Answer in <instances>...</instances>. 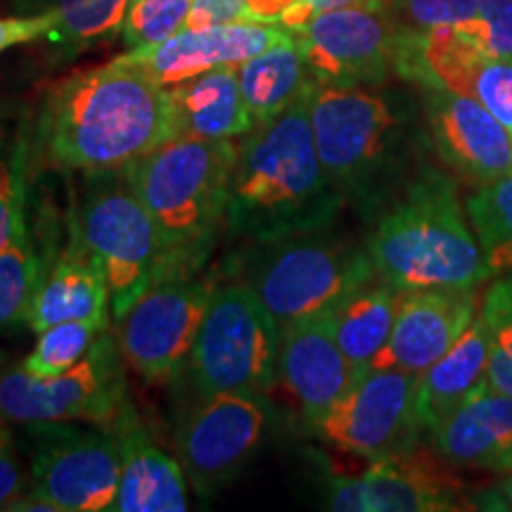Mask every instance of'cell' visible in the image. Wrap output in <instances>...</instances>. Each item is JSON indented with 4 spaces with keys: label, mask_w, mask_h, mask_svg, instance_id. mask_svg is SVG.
<instances>
[{
    "label": "cell",
    "mask_w": 512,
    "mask_h": 512,
    "mask_svg": "<svg viewBox=\"0 0 512 512\" xmlns=\"http://www.w3.org/2000/svg\"><path fill=\"white\" fill-rule=\"evenodd\" d=\"M174 136L169 91L124 57L55 83L38 117L48 162L81 174L124 169Z\"/></svg>",
    "instance_id": "6da1fadb"
},
{
    "label": "cell",
    "mask_w": 512,
    "mask_h": 512,
    "mask_svg": "<svg viewBox=\"0 0 512 512\" xmlns=\"http://www.w3.org/2000/svg\"><path fill=\"white\" fill-rule=\"evenodd\" d=\"M309 93L238 145L223 221L256 245L325 230L344 202L320 162Z\"/></svg>",
    "instance_id": "7a4b0ae2"
},
{
    "label": "cell",
    "mask_w": 512,
    "mask_h": 512,
    "mask_svg": "<svg viewBox=\"0 0 512 512\" xmlns=\"http://www.w3.org/2000/svg\"><path fill=\"white\" fill-rule=\"evenodd\" d=\"M366 247L377 278L401 292H472L491 275L456 185L434 169L401 190Z\"/></svg>",
    "instance_id": "3957f363"
},
{
    "label": "cell",
    "mask_w": 512,
    "mask_h": 512,
    "mask_svg": "<svg viewBox=\"0 0 512 512\" xmlns=\"http://www.w3.org/2000/svg\"><path fill=\"white\" fill-rule=\"evenodd\" d=\"M238 143L174 136L128 164L133 188L157 223L164 275H195L226 219L228 178Z\"/></svg>",
    "instance_id": "277c9868"
},
{
    "label": "cell",
    "mask_w": 512,
    "mask_h": 512,
    "mask_svg": "<svg viewBox=\"0 0 512 512\" xmlns=\"http://www.w3.org/2000/svg\"><path fill=\"white\" fill-rule=\"evenodd\" d=\"M309 114L320 162L342 200L375 204L396 188L413 152V119L375 86L313 83Z\"/></svg>",
    "instance_id": "5b68a950"
},
{
    "label": "cell",
    "mask_w": 512,
    "mask_h": 512,
    "mask_svg": "<svg viewBox=\"0 0 512 512\" xmlns=\"http://www.w3.org/2000/svg\"><path fill=\"white\" fill-rule=\"evenodd\" d=\"M74 240L98 261L121 318L155 283L164 247L157 223L133 188L128 169L86 171L74 211Z\"/></svg>",
    "instance_id": "8992f818"
},
{
    "label": "cell",
    "mask_w": 512,
    "mask_h": 512,
    "mask_svg": "<svg viewBox=\"0 0 512 512\" xmlns=\"http://www.w3.org/2000/svg\"><path fill=\"white\" fill-rule=\"evenodd\" d=\"M320 233L259 242L249 259L245 285L280 328L335 311L351 292L377 278L368 247Z\"/></svg>",
    "instance_id": "52a82bcc"
},
{
    "label": "cell",
    "mask_w": 512,
    "mask_h": 512,
    "mask_svg": "<svg viewBox=\"0 0 512 512\" xmlns=\"http://www.w3.org/2000/svg\"><path fill=\"white\" fill-rule=\"evenodd\" d=\"M280 337L283 328L249 285L219 287L188 358L192 384L202 396H264L278 382Z\"/></svg>",
    "instance_id": "ba28073f"
},
{
    "label": "cell",
    "mask_w": 512,
    "mask_h": 512,
    "mask_svg": "<svg viewBox=\"0 0 512 512\" xmlns=\"http://www.w3.org/2000/svg\"><path fill=\"white\" fill-rule=\"evenodd\" d=\"M119 342L107 330L86 356L55 377L19 368L0 373V420L8 425L93 422L119 425L126 418V377Z\"/></svg>",
    "instance_id": "9c48e42d"
},
{
    "label": "cell",
    "mask_w": 512,
    "mask_h": 512,
    "mask_svg": "<svg viewBox=\"0 0 512 512\" xmlns=\"http://www.w3.org/2000/svg\"><path fill=\"white\" fill-rule=\"evenodd\" d=\"M420 375L399 368H368L325 413L316 430L342 451L382 460L413 451L422 430Z\"/></svg>",
    "instance_id": "30bf717a"
},
{
    "label": "cell",
    "mask_w": 512,
    "mask_h": 512,
    "mask_svg": "<svg viewBox=\"0 0 512 512\" xmlns=\"http://www.w3.org/2000/svg\"><path fill=\"white\" fill-rule=\"evenodd\" d=\"M211 287L192 275H164L119 318L124 361L147 382H169L181 373L207 313Z\"/></svg>",
    "instance_id": "8fae6325"
},
{
    "label": "cell",
    "mask_w": 512,
    "mask_h": 512,
    "mask_svg": "<svg viewBox=\"0 0 512 512\" xmlns=\"http://www.w3.org/2000/svg\"><path fill=\"white\" fill-rule=\"evenodd\" d=\"M292 34L320 83L380 86L396 72L401 29L382 0L320 12Z\"/></svg>",
    "instance_id": "7c38bea8"
},
{
    "label": "cell",
    "mask_w": 512,
    "mask_h": 512,
    "mask_svg": "<svg viewBox=\"0 0 512 512\" xmlns=\"http://www.w3.org/2000/svg\"><path fill=\"white\" fill-rule=\"evenodd\" d=\"M31 491L57 512L110 510L121 477L119 434L81 430L67 422L34 425Z\"/></svg>",
    "instance_id": "4fadbf2b"
},
{
    "label": "cell",
    "mask_w": 512,
    "mask_h": 512,
    "mask_svg": "<svg viewBox=\"0 0 512 512\" xmlns=\"http://www.w3.org/2000/svg\"><path fill=\"white\" fill-rule=\"evenodd\" d=\"M178 432V456L197 491L219 489L245 470L266 434V406L254 394H209Z\"/></svg>",
    "instance_id": "5bb4252c"
},
{
    "label": "cell",
    "mask_w": 512,
    "mask_h": 512,
    "mask_svg": "<svg viewBox=\"0 0 512 512\" xmlns=\"http://www.w3.org/2000/svg\"><path fill=\"white\" fill-rule=\"evenodd\" d=\"M339 512H441L460 510V482L427 453L406 451L373 460L354 477H332L325 496Z\"/></svg>",
    "instance_id": "9a60e30c"
},
{
    "label": "cell",
    "mask_w": 512,
    "mask_h": 512,
    "mask_svg": "<svg viewBox=\"0 0 512 512\" xmlns=\"http://www.w3.org/2000/svg\"><path fill=\"white\" fill-rule=\"evenodd\" d=\"M420 88L432 143L448 166L479 185L512 174V133L482 102L434 83Z\"/></svg>",
    "instance_id": "2e32d148"
},
{
    "label": "cell",
    "mask_w": 512,
    "mask_h": 512,
    "mask_svg": "<svg viewBox=\"0 0 512 512\" xmlns=\"http://www.w3.org/2000/svg\"><path fill=\"white\" fill-rule=\"evenodd\" d=\"M292 36V31L280 24L240 19V22L221 24V27L181 29L155 48L128 50L121 57L138 64L145 74L169 88L209 69L240 67L242 62L252 60Z\"/></svg>",
    "instance_id": "e0dca14e"
},
{
    "label": "cell",
    "mask_w": 512,
    "mask_h": 512,
    "mask_svg": "<svg viewBox=\"0 0 512 512\" xmlns=\"http://www.w3.org/2000/svg\"><path fill=\"white\" fill-rule=\"evenodd\" d=\"M358 373L339 349L330 313L297 320L283 328L278 356V382L283 384L309 425L349 392Z\"/></svg>",
    "instance_id": "ac0fdd59"
},
{
    "label": "cell",
    "mask_w": 512,
    "mask_h": 512,
    "mask_svg": "<svg viewBox=\"0 0 512 512\" xmlns=\"http://www.w3.org/2000/svg\"><path fill=\"white\" fill-rule=\"evenodd\" d=\"M477 313L475 290L401 292L392 335L370 368L422 375L463 337Z\"/></svg>",
    "instance_id": "d6986e66"
},
{
    "label": "cell",
    "mask_w": 512,
    "mask_h": 512,
    "mask_svg": "<svg viewBox=\"0 0 512 512\" xmlns=\"http://www.w3.org/2000/svg\"><path fill=\"white\" fill-rule=\"evenodd\" d=\"M434 451L456 467L512 470V399L484 380L430 432Z\"/></svg>",
    "instance_id": "ffe728a7"
},
{
    "label": "cell",
    "mask_w": 512,
    "mask_h": 512,
    "mask_svg": "<svg viewBox=\"0 0 512 512\" xmlns=\"http://www.w3.org/2000/svg\"><path fill=\"white\" fill-rule=\"evenodd\" d=\"M110 313L105 275L86 247L74 240L38 285L27 325L34 332H43L69 320H110Z\"/></svg>",
    "instance_id": "44dd1931"
},
{
    "label": "cell",
    "mask_w": 512,
    "mask_h": 512,
    "mask_svg": "<svg viewBox=\"0 0 512 512\" xmlns=\"http://www.w3.org/2000/svg\"><path fill=\"white\" fill-rule=\"evenodd\" d=\"M176 136L235 140L254 124L242 98L238 67H216L166 88Z\"/></svg>",
    "instance_id": "7402d4cb"
},
{
    "label": "cell",
    "mask_w": 512,
    "mask_h": 512,
    "mask_svg": "<svg viewBox=\"0 0 512 512\" xmlns=\"http://www.w3.org/2000/svg\"><path fill=\"white\" fill-rule=\"evenodd\" d=\"M121 477L112 512H183L188 510V482L181 465L152 444L138 427H124Z\"/></svg>",
    "instance_id": "603a6c76"
},
{
    "label": "cell",
    "mask_w": 512,
    "mask_h": 512,
    "mask_svg": "<svg viewBox=\"0 0 512 512\" xmlns=\"http://www.w3.org/2000/svg\"><path fill=\"white\" fill-rule=\"evenodd\" d=\"M491 337L482 313L472 320L463 337L420 375L418 413L422 430L432 432L486 380Z\"/></svg>",
    "instance_id": "cb8c5ba5"
},
{
    "label": "cell",
    "mask_w": 512,
    "mask_h": 512,
    "mask_svg": "<svg viewBox=\"0 0 512 512\" xmlns=\"http://www.w3.org/2000/svg\"><path fill=\"white\" fill-rule=\"evenodd\" d=\"M399 302L401 290L384 283L382 278H373L330 311L339 349L358 375L366 373L389 342Z\"/></svg>",
    "instance_id": "d4e9b609"
},
{
    "label": "cell",
    "mask_w": 512,
    "mask_h": 512,
    "mask_svg": "<svg viewBox=\"0 0 512 512\" xmlns=\"http://www.w3.org/2000/svg\"><path fill=\"white\" fill-rule=\"evenodd\" d=\"M238 76L242 98L254 126L278 117L316 83V76L311 74L294 36L242 62Z\"/></svg>",
    "instance_id": "484cf974"
},
{
    "label": "cell",
    "mask_w": 512,
    "mask_h": 512,
    "mask_svg": "<svg viewBox=\"0 0 512 512\" xmlns=\"http://www.w3.org/2000/svg\"><path fill=\"white\" fill-rule=\"evenodd\" d=\"M465 211L491 275H512V174L479 185Z\"/></svg>",
    "instance_id": "4316f807"
},
{
    "label": "cell",
    "mask_w": 512,
    "mask_h": 512,
    "mask_svg": "<svg viewBox=\"0 0 512 512\" xmlns=\"http://www.w3.org/2000/svg\"><path fill=\"white\" fill-rule=\"evenodd\" d=\"M131 0H50L53 34L48 41L69 50L88 48L121 29Z\"/></svg>",
    "instance_id": "83f0119b"
},
{
    "label": "cell",
    "mask_w": 512,
    "mask_h": 512,
    "mask_svg": "<svg viewBox=\"0 0 512 512\" xmlns=\"http://www.w3.org/2000/svg\"><path fill=\"white\" fill-rule=\"evenodd\" d=\"M110 320H69L38 332V342L22 361V368L36 377H55L74 368L91 351Z\"/></svg>",
    "instance_id": "f1b7e54d"
},
{
    "label": "cell",
    "mask_w": 512,
    "mask_h": 512,
    "mask_svg": "<svg viewBox=\"0 0 512 512\" xmlns=\"http://www.w3.org/2000/svg\"><path fill=\"white\" fill-rule=\"evenodd\" d=\"M43 275L29 235L0 249V330L27 323Z\"/></svg>",
    "instance_id": "f546056e"
},
{
    "label": "cell",
    "mask_w": 512,
    "mask_h": 512,
    "mask_svg": "<svg viewBox=\"0 0 512 512\" xmlns=\"http://www.w3.org/2000/svg\"><path fill=\"white\" fill-rule=\"evenodd\" d=\"M192 0H131L121 36L131 50L155 48L185 29Z\"/></svg>",
    "instance_id": "4dcf8cb0"
},
{
    "label": "cell",
    "mask_w": 512,
    "mask_h": 512,
    "mask_svg": "<svg viewBox=\"0 0 512 512\" xmlns=\"http://www.w3.org/2000/svg\"><path fill=\"white\" fill-rule=\"evenodd\" d=\"M396 27L413 34L451 27L465 29L477 19V0H382Z\"/></svg>",
    "instance_id": "1f68e13d"
},
{
    "label": "cell",
    "mask_w": 512,
    "mask_h": 512,
    "mask_svg": "<svg viewBox=\"0 0 512 512\" xmlns=\"http://www.w3.org/2000/svg\"><path fill=\"white\" fill-rule=\"evenodd\" d=\"M24 235V155L17 150L0 157V249Z\"/></svg>",
    "instance_id": "d6a6232c"
},
{
    "label": "cell",
    "mask_w": 512,
    "mask_h": 512,
    "mask_svg": "<svg viewBox=\"0 0 512 512\" xmlns=\"http://www.w3.org/2000/svg\"><path fill=\"white\" fill-rule=\"evenodd\" d=\"M458 34L486 55L512 57V0H477V19Z\"/></svg>",
    "instance_id": "836d02e7"
},
{
    "label": "cell",
    "mask_w": 512,
    "mask_h": 512,
    "mask_svg": "<svg viewBox=\"0 0 512 512\" xmlns=\"http://www.w3.org/2000/svg\"><path fill=\"white\" fill-rule=\"evenodd\" d=\"M482 313L491 337V351L512 363V275H501L484 294Z\"/></svg>",
    "instance_id": "e575fe53"
},
{
    "label": "cell",
    "mask_w": 512,
    "mask_h": 512,
    "mask_svg": "<svg viewBox=\"0 0 512 512\" xmlns=\"http://www.w3.org/2000/svg\"><path fill=\"white\" fill-rule=\"evenodd\" d=\"M247 15V0H192L185 29H207L240 22Z\"/></svg>",
    "instance_id": "d590c367"
},
{
    "label": "cell",
    "mask_w": 512,
    "mask_h": 512,
    "mask_svg": "<svg viewBox=\"0 0 512 512\" xmlns=\"http://www.w3.org/2000/svg\"><path fill=\"white\" fill-rule=\"evenodd\" d=\"M53 15L41 12L34 17H5L0 19V53L19 43H31L38 38H48L53 34Z\"/></svg>",
    "instance_id": "8d00e7d4"
},
{
    "label": "cell",
    "mask_w": 512,
    "mask_h": 512,
    "mask_svg": "<svg viewBox=\"0 0 512 512\" xmlns=\"http://www.w3.org/2000/svg\"><path fill=\"white\" fill-rule=\"evenodd\" d=\"M8 422L0 420V510L8 508V503L22 496L24 491V477L19 470V460L12 448L10 432L5 430Z\"/></svg>",
    "instance_id": "74e56055"
},
{
    "label": "cell",
    "mask_w": 512,
    "mask_h": 512,
    "mask_svg": "<svg viewBox=\"0 0 512 512\" xmlns=\"http://www.w3.org/2000/svg\"><path fill=\"white\" fill-rule=\"evenodd\" d=\"M361 3H368V0H299V3H294L292 8L278 19V24L290 31H299L311 17L320 15V12L349 8V5H361Z\"/></svg>",
    "instance_id": "f35d334b"
},
{
    "label": "cell",
    "mask_w": 512,
    "mask_h": 512,
    "mask_svg": "<svg viewBox=\"0 0 512 512\" xmlns=\"http://www.w3.org/2000/svg\"><path fill=\"white\" fill-rule=\"evenodd\" d=\"M475 508L512 512V470L503 472V477L496 484H491L475 498Z\"/></svg>",
    "instance_id": "ab89813d"
},
{
    "label": "cell",
    "mask_w": 512,
    "mask_h": 512,
    "mask_svg": "<svg viewBox=\"0 0 512 512\" xmlns=\"http://www.w3.org/2000/svg\"><path fill=\"white\" fill-rule=\"evenodd\" d=\"M299 0H247V15L249 22H268L278 24V19L285 15Z\"/></svg>",
    "instance_id": "60d3db41"
}]
</instances>
